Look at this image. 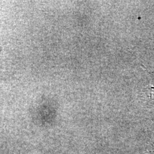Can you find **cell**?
Segmentation results:
<instances>
[{
	"mask_svg": "<svg viewBox=\"0 0 154 154\" xmlns=\"http://www.w3.org/2000/svg\"><path fill=\"white\" fill-rule=\"evenodd\" d=\"M145 154H154V149H153L151 150H149Z\"/></svg>",
	"mask_w": 154,
	"mask_h": 154,
	"instance_id": "1",
	"label": "cell"
}]
</instances>
